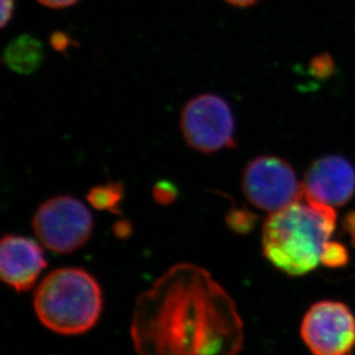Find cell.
<instances>
[{"instance_id":"obj_1","label":"cell","mask_w":355,"mask_h":355,"mask_svg":"<svg viewBox=\"0 0 355 355\" xmlns=\"http://www.w3.org/2000/svg\"><path fill=\"white\" fill-rule=\"evenodd\" d=\"M130 337L138 355H238L244 323L207 269L182 262L138 295Z\"/></svg>"},{"instance_id":"obj_2","label":"cell","mask_w":355,"mask_h":355,"mask_svg":"<svg viewBox=\"0 0 355 355\" xmlns=\"http://www.w3.org/2000/svg\"><path fill=\"white\" fill-rule=\"evenodd\" d=\"M336 225L335 208L302 197L269 214L262 227V254L286 275H307L321 263Z\"/></svg>"},{"instance_id":"obj_3","label":"cell","mask_w":355,"mask_h":355,"mask_svg":"<svg viewBox=\"0 0 355 355\" xmlns=\"http://www.w3.org/2000/svg\"><path fill=\"white\" fill-rule=\"evenodd\" d=\"M97 279L82 268H59L40 282L34 309L40 323L59 335H82L97 324L103 311Z\"/></svg>"},{"instance_id":"obj_4","label":"cell","mask_w":355,"mask_h":355,"mask_svg":"<svg viewBox=\"0 0 355 355\" xmlns=\"http://www.w3.org/2000/svg\"><path fill=\"white\" fill-rule=\"evenodd\" d=\"M33 229L47 250L69 254L90 239L94 218L78 198L58 196L40 205L33 218Z\"/></svg>"},{"instance_id":"obj_5","label":"cell","mask_w":355,"mask_h":355,"mask_svg":"<svg viewBox=\"0 0 355 355\" xmlns=\"http://www.w3.org/2000/svg\"><path fill=\"white\" fill-rule=\"evenodd\" d=\"M180 125L187 144L200 153L209 155L236 146L232 107L218 94L192 98L182 110Z\"/></svg>"},{"instance_id":"obj_6","label":"cell","mask_w":355,"mask_h":355,"mask_svg":"<svg viewBox=\"0 0 355 355\" xmlns=\"http://www.w3.org/2000/svg\"><path fill=\"white\" fill-rule=\"evenodd\" d=\"M241 190L253 207L269 214L304 197L302 182L293 167L275 155H260L246 164Z\"/></svg>"},{"instance_id":"obj_7","label":"cell","mask_w":355,"mask_h":355,"mask_svg":"<svg viewBox=\"0 0 355 355\" xmlns=\"http://www.w3.org/2000/svg\"><path fill=\"white\" fill-rule=\"evenodd\" d=\"M313 355H347L355 347V315L342 302L322 300L309 307L300 325Z\"/></svg>"},{"instance_id":"obj_8","label":"cell","mask_w":355,"mask_h":355,"mask_svg":"<svg viewBox=\"0 0 355 355\" xmlns=\"http://www.w3.org/2000/svg\"><path fill=\"white\" fill-rule=\"evenodd\" d=\"M304 197L309 200L340 207L355 196V168L340 155H323L313 161L302 181Z\"/></svg>"},{"instance_id":"obj_9","label":"cell","mask_w":355,"mask_h":355,"mask_svg":"<svg viewBox=\"0 0 355 355\" xmlns=\"http://www.w3.org/2000/svg\"><path fill=\"white\" fill-rule=\"evenodd\" d=\"M47 261L37 241L20 235H5L0 243V276L14 291H29Z\"/></svg>"},{"instance_id":"obj_10","label":"cell","mask_w":355,"mask_h":355,"mask_svg":"<svg viewBox=\"0 0 355 355\" xmlns=\"http://www.w3.org/2000/svg\"><path fill=\"white\" fill-rule=\"evenodd\" d=\"M43 58L42 44L29 35L12 40L3 52V60L8 68L20 74H31L37 71Z\"/></svg>"},{"instance_id":"obj_11","label":"cell","mask_w":355,"mask_h":355,"mask_svg":"<svg viewBox=\"0 0 355 355\" xmlns=\"http://www.w3.org/2000/svg\"><path fill=\"white\" fill-rule=\"evenodd\" d=\"M123 185L121 183H108L91 189L87 200L98 211L118 213L121 201L123 199Z\"/></svg>"},{"instance_id":"obj_12","label":"cell","mask_w":355,"mask_h":355,"mask_svg":"<svg viewBox=\"0 0 355 355\" xmlns=\"http://www.w3.org/2000/svg\"><path fill=\"white\" fill-rule=\"evenodd\" d=\"M349 250L338 241H329L321 257V263L328 268H342L349 263Z\"/></svg>"},{"instance_id":"obj_13","label":"cell","mask_w":355,"mask_h":355,"mask_svg":"<svg viewBox=\"0 0 355 355\" xmlns=\"http://www.w3.org/2000/svg\"><path fill=\"white\" fill-rule=\"evenodd\" d=\"M229 228L237 234H248L254 227L255 215L244 209H232L227 216Z\"/></svg>"},{"instance_id":"obj_14","label":"cell","mask_w":355,"mask_h":355,"mask_svg":"<svg viewBox=\"0 0 355 355\" xmlns=\"http://www.w3.org/2000/svg\"><path fill=\"white\" fill-rule=\"evenodd\" d=\"M153 197L160 204H171L176 198V189L169 182H160L153 189Z\"/></svg>"},{"instance_id":"obj_15","label":"cell","mask_w":355,"mask_h":355,"mask_svg":"<svg viewBox=\"0 0 355 355\" xmlns=\"http://www.w3.org/2000/svg\"><path fill=\"white\" fill-rule=\"evenodd\" d=\"M14 0H1V28L6 27V24L10 22L13 17Z\"/></svg>"},{"instance_id":"obj_16","label":"cell","mask_w":355,"mask_h":355,"mask_svg":"<svg viewBox=\"0 0 355 355\" xmlns=\"http://www.w3.org/2000/svg\"><path fill=\"white\" fill-rule=\"evenodd\" d=\"M69 38L67 35L62 34V33H55L53 36L51 37V44L52 46L58 51H64L67 49L69 45Z\"/></svg>"},{"instance_id":"obj_17","label":"cell","mask_w":355,"mask_h":355,"mask_svg":"<svg viewBox=\"0 0 355 355\" xmlns=\"http://www.w3.org/2000/svg\"><path fill=\"white\" fill-rule=\"evenodd\" d=\"M343 227L349 237L352 239L353 245L355 246V211H349V214L346 215L344 221H343Z\"/></svg>"},{"instance_id":"obj_18","label":"cell","mask_w":355,"mask_h":355,"mask_svg":"<svg viewBox=\"0 0 355 355\" xmlns=\"http://www.w3.org/2000/svg\"><path fill=\"white\" fill-rule=\"evenodd\" d=\"M38 3L50 8H66L73 6L78 0H37Z\"/></svg>"},{"instance_id":"obj_19","label":"cell","mask_w":355,"mask_h":355,"mask_svg":"<svg viewBox=\"0 0 355 355\" xmlns=\"http://www.w3.org/2000/svg\"><path fill=\"white\" fill-rule=\"evenodd\" d=\"M227 3H230L232 6L237 7H248L254 5L260 0H225Z\"/></svg>"}]
</instances>
